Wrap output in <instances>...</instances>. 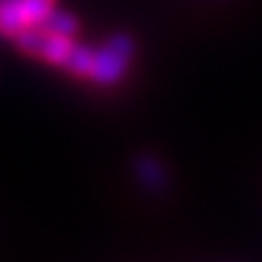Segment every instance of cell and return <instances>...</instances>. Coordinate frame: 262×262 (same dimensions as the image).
Masks as SVG:
<instances>
[{
	"label": "cell",
	"mask_w": 262,
	"mask_h": 262,
	"mask_svg": "<svg viewBox=\"0 0 262 262\" xmlns=\"http://www.w3.org/2000/svg\"><path fill=\"white\" fill-rule=\"evenodd\" d=\"M41 32H47V34H58V37H71L73 39L78 34V19L71 15V12H66V10H51L44 22L37 25Z\"/></svg>",
	"instance_id": "277c9868"
},
{
	"label": "cell",
	"mask_w": 262,
	"mask_h": 262,
	"mask_svg": "<svg viewBox=\"0 0 262 262\" xmlns=\"http://www.w3.org/2000/svg\"><path fill=\"white\" fill-rule=\"evenodd\" d=\"M93 63H95V49L85 47V44H78L71 49V54L66 58L63 68L71 75H78V78H90L93 75Z\"/></svg>",
	"instance_id": "5b68a950"
},
{
	"label": "cell",
	"mask_w": 262,
	"mask_h": 262,
	"mask_svg": "<svg viewBox=\"0 0 262 262\" xmlns=\"http://www.w3.org/2000/svg\"><path fill=\"white\" fill-rule=\"evenodd\" d=\"M19 5H22V12H25V19H27V27H37L54 10L56 0H19Z\"/></svg>",
	"instance_id": "52a82bcc"
},
{
	"label": "cell",
	"mask_w": 262,
	"mask_h": 262,
	"mask_svg": "<svg viewBox=\"0 0 262 262\" xmlns=\"http://www.w3.org/2000/svg\"><path fill=\"white\" fill-rule=\"evenodd\" d=\"M134 39L129 34H114L104 41L102 47L95 51V63H93V75L90 80L97 85H114L119 83L131 66L134 58Z\"/></svg>",
	"instance_id": "6da1fadb"
},
{
	"label": "cell",
	"mask_w": 262,
	"mask_h": 262,
	"mask_svg": "<svg viewBox=\"0 0 262 262\" xmlns=\"http://www.w3.org/2000/svg\"><path fill=\"white\" fill-rule=\"evenodd\" d=\"M25 27H27V19H25L19 0H0V34L15 39Z\"/></svg>",
	"instance_id": "3957f363"
},
{
	"label": "cell",
	"mask_w": 262,
	"mask_h": 262,
	"mask_svg": "<svg viewBox=\"0 0 262 262\" xmlns=\"http://www.w3.org/2000/svg\"><path fill=\"white\" fill-rule=\"evenodd\" d=\"M73 49V39L71 37H58V34H47L41 39V49H39V56L41 61H47L51 66H63L68 54Z\"/></svg>",
	"instance_id": "7a4b0ae2"
},
{
	"label": "cell",
	"mask_w": 262,
	"mask_h": 262,
	"mask_svg": "<svg viewBox=\"0 0 262 262\" xmlns=\"http://www.w3.org/2000/svg\"><path fill=\"white\" fill-rule=\"evenodd\" d=\"M136 172L143 185L148 187H163L165 185V172H163V165H160L156 158H141L136 163Z\"/></svg>",
	"instance_id": "8992f818"
}]
</instances>
